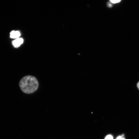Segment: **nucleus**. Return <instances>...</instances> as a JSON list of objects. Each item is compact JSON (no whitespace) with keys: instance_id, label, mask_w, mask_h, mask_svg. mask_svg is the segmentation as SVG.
<instances>
[{"instance_id":"nucleus-6","label":"nucleus","mask_w":139,"mask_h":139,"mask_svg":"<svg viewBox=\"0 0 139 139\" xmlns=\"http://www.w3.org/2000/svg\"><path fill=\"white\" fill-rule=\"evenodd\" d=\"M116 139H125V138L121 136H119Z\"/></svg>"},{"instance_id":"nucleus-4","label":"nucleus","mask_w":139,"mask_h":139,"mask_svg":"<svg viewBox=\"0 0 139 139\" xmlns=\"http://www.w3.org/2000/svg\"><path fill=\"white\" fill-rule=\"evenodd\" d=\"M105 139H113L112 135H107L105 137Z\"/></svg>"},{"instance_id":"nucleus-2","label":"nucleus","mask_w":139,"mask_h":139,"mask_svg":"<svg viewBox=\"0 0 139 139\" xmlns=\"http://www.w3.org/2000/svg\"><path fill=\"white\" fill-rule=\"evenodd\" d=\"M23 40L22 38H18L13 41L12 44L14 47H17L23 43Z\"/></svg>"},{"instance_id":"nucleus-5","label":"nucleus","mask_w":139,"mask_h":139,"mask_svg":"<svg viewBox=\"0 0 139 139\" xmlns=\"http://www.w3.org/2000/svg\"><path fill=\"white\" fill-rule=\"evenodd\" d=\"M110 2L113 4H115L120 2L121 0H110Z\"/></svg>"},{"instance_id":"nucleus-7","label":"nucleus","mask_w":139,"mask_h":139,"mask_svg":"<svg viewBox=\"0 0 139 139\" xmlns=\"http://www.w3.org/2000/svg\"><path fill=\"white\" fill-rule=\"evenodd\" d=\"M137 86L138 88L139 89V81L137 83Z\"/></svg>"},{"instance_id":"nucleus-3","label":"nucleus","mask_w":139,"mask_h":139,"mask_svg":"<svg viewBox=\"0 0 139 139\" xmlns=\"http://www.w3.org/2000/svg\"><path fill=\"white\" fill-rule=\"evenodd\" d=\"M20 36V32L18 31H13L10 33V37L13 38H18Z\"/></svg>"},{"instance_id":"nucleus-1","label":"nucleus","mask_w":139,"mask_h":139,"mask_svg":"<svg viewBox=\"0 0 139 139\" xmlns=\"http://www.w3.org/2000/svg\"><path fill=\"white\" fill-rule=\"evenodd\" d=\"M21 90L27 94H30L35 92L39 86L37 80L34 77L27 75L23 77L19 83Z\"/></svg>"}]
</instances>
